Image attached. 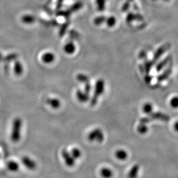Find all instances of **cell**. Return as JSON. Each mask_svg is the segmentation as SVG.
Here are the masks:
<instances>
[{
    "label": "cell",
    "mask_w": 178,
    "mask_h": 178,
    "mask_svg": "<svg viewBox=\"0 0 178 178\" xmlns=\"http://www.w3.org/2000/svg\"><path fill=\"white\" fill-rule=\"evenodd\" d=\"M7 168L11 172H17L20 169V165L16 161H9L7 164Z\"/></svg>",
    "instance_id": "8992f818"
},
{
    "label": "cell",
    "mask_w": 178,
    "mask_h": 178,
    "mask_svg": "<svg viewBox=\"0 0 178 178\" xmlns=\"http://www.w3.org/2000/svg\"><path fill=\"white\" fill-rule=\"evenodd\" d=\"M22 163L26 168L29 170H34L37 168V164L34 159L30 157L24 156L22 158Z\"/></svg>",
    "instance_id": "5b68a950"
},
{
    "label": "cell",
    "mask_w": 178,
    "mask_h": 178,
    "mask_svg": "<svg viewBox=\"0 0 178 178\" xmlns=\"http://www.w3.org/2000/svg\"><path fill=\"white\" fill-rule=\"evenodd\" d=\"M63 1H64V0H58L57 4V7L58 8V9H59V8L61 7Z\"/></svg>",
    "instance_id": "1f68e13d"
},
{
    "label": "cell",
    "mask_w": 178,
    "mask_h": 178,
    "mask_svg": "<svg viewBox=\"0 0 178 178\" xmlns=\"http://www.w3.org/2000/svg\"><path fill=\"white\" fill-rule=\"evenodd\" d=\"M106 0H96V4L97 6V9L99 11H103L105 8Z\"/></svg>",
    "instance_id": "ffe728a7"
},
{
    "label": "cell",
    "mask_w": 178,
    "mask_h": 178,
    "mask_svg": "<svg viewBox=\"0 0 178 178\" xmlns=\"http://www.w3.org/2000/svg\"><path fill=\"white\" fill-rule=\"evenodd\" d=\"M76 95L78 100L82 103L87 102L90 98V95L87 94V93H86L84 91H82L80 89H79L76 91Z\"/></svg>",
    "instance_id": "52a82bcc"
},
{
    "label": "cell",
    "mask_w": 178,
    "mask_h": 178,
    "mask_svg": "<svg viewBox=\"0 0 178 178\" xmlns=\"http://www.w3.org/2000/svg\"><path fill=\"white\" fill-rule=\"evenodd\" d=\"M82 3L80 2H78L76 3H75V4L73 5L71 8H70V10L72 12H75V11H77L79 9H80L82 6Z\"/></svg>",
    "instance_id": "d4e9b609"
},
{
    "label": "cell",
    "mask_w": 178,
    "mask_h": 178,
    "mask_svg": "<svg viewBox=\"0 0 178 178\" xmlns=\"http://www.w3.org/2000/svg\"><path fill=\"white\" fill-rule=\"evenodd\" d=\"M71 13V11L70 10H66V11L59 12L58 13V14L60 15V16H63L65 17V18H68L70 17Z\"/></svg>",
    "instance_id": "4316f807"
},
{
    "label": "cell",
    "mask_w": 178,
    "mask_h": 178,
    "mask_svg": "<svg viewBox=\"0 0 178 178\" xmlns=\"http://www.w3.org/2000/svg\"><path fill=\"white\" fill-rule=\"evenodd\" d=\"M77 80H78L79 82L82 83H86L89 82V78L86 75L84 74H79L77 77Z\"/></svg>",
    "instance_id": "603a6c76"
},
{
    "label": "cell",
    "mask_w": 178,
    "mask_h": 178,
    "mask_svg": "<svg viewBox=\"0 0 178 178\" xmlns=\"http://www.w3.org/2000/svg\"><path fill=\"white\" fill-rule=\"evenodd\" d=\"M105 90L104 81L102 79H100L97 80L94 89V94L91 100V106H95L98 101V99H99L101 95L103 94Z\"/></svg>",
    "instance_id": "7a4b0ae2"
},
{
    "label": "cell",
    "mask_w": 178,
    "mask_h": 178,
    "mask_svg": "<svg viewBox=\"0 0 178 178\" xmlns=\"http://www.w3.org/2000/svg\"><path fill=\"white\" fill-rule=\"evenodd\" d=\"M151 80H152V78L150 76H147L145 77V81H146V83H150Z\"/></svg>",
    "instance_id": "836d02e7"
},
{
    "label": "cell",
    "mask_w": 178,
    "mask_h": 178,
    "mask_svg": "<svg viewBox=\"0 0 178 178\" xmlns=\"http://www.w3.org/2000/svg\"><path fill=\"white\" fill-rule=\"evenodd\" d=\"M76 50V47L74 43L72 42H68L65 44L64 47V51L68 54H72Z\"/></svg>",
    "instance_id": "9a60e30c"
},
{
    "label": "cell",
    "mask_w": 178,
    "mask_h": 178,
    "mask_svg": "<svg viewBox=\"0 0 178 178\" xmlns=\"http://www.w3.org/2000/svg\"><path fill=\"white\" fill-rule=\"evenodd\" d=\"M130 7V4L129 2H126L122 6V10L123 12H126Z\"/></svg>",
    "instance_id": "f546056e"
},
{
    "label": "cell",
    "mask_w": 178,
    "mask_h": 178,
    "mask_svg": "<svg viewBox=\"0 0 178 178\" xmlns=\"http://www.w3.org/2000/svg\"><path fill=\"white\" fill-rule=\"evenodd\" d=\"M128 1H132V0H128Z\"/></svg>",
    "instance_id": "e575fe53"
},
{
    "label": "cell",
    "mask_w": 178,
    "mask_h": 178,
    "mask_svg": "<svg viewBox=\"0 0 178 178\" xmlns=\"http://www.w3.org/2000/svg\"><path fill=\"white\" fill-rule=\"evenodd\" d=\"M62 157L64 161L65 164L69 167H72L75 164L76 159L72 156L70 152L66 149H63L61 152Z\"/></svg>",
    "instance_id": "277c9868"
},
{
    "label": "cell",
    "mask_w": 178,
    "mask_h": 178,
    "mask_svg": "<svg viewBox=\"0 0 178 178\" xmlns=\"http://www.w3.org/2000/svg\"><path fill=\"white\" fill-rule=\"evenodd\" d=\"M104 133L99 128L92 130L87 135V139L90 142L96 141L97 143H102L104 141Z\"/></svg>",
    "instance_id": "3957f363"
},
{
    "label": "cell",
    "mask_w": 178,
    "mask_h": 178,
    "mask_svg": "<svg viewBox=\"0 0 178 178\" xmlns=\"http://www.w3.org/2000/svg\"><path fill=\"white\" fill-rule=\"evenodd\" d=\"M46 103L53 109H59L61 106V101L57 98L49 97L46 100Z\"/></svg>",
    "instance_id": "ba28073f"
},
{
    "label": "cell",
    "mask_w": 178,
    "mask_h": 178,
    "mask_svg": "<svg viewBox=\"0 0 178 178\" xmlns=\"http://www.w3.org/2000/svg\"><path fill=\"white\" fill-rule=\"evenodd\" d=\"M113 174L112 170L108 167H103L100 171V175L102 178H111Z\"/></svg>",
    "instance_id": "8fae6325"
},
{
    "label": "cell",
    "mask_w": 178,
    "mask_h": 178,
    "mask_svg": "<svg viewBox=\"0 0 178 178\" xmlns=\"http://www.w3.org/2000/svg\"><path fill=\"white\" fill-rule=\"evenodd\" d=\"M41 59L44 63L49 64H51L55 60V56L54 54H53L52 52H45L42 56Z\"/></svg>",
    "instance_id": "9c48e42d"
},
{
    "label": "cell",
    "mask_w": 178,
    "mask_h": 178,
    "mask_svg": "<svg viewBox=\"0 0 178 178\" xmlns=\"http://www.w3.org/2000/svg\"><path fill=\"white\" fill-rule=\"evenodd\" d=\"M139 171V165L138 164H135L134 165H133L128 174V178H137Z\"/></svg>",
    "instance_id": "4fadbf2b"
},
{
    "label": "cell",
    "mask_w": 178,
    "mask_h": 178,
    "mask_svg": "<svg viewBox=\"0 0 178 178\" xmlns=\"http://www.w3.org/2000/svg\"><path fill=\"white\" fill-rule=\"evenodd\" d=\"M70 153L75 159H78L79 158H80L82 155V151L78 148H72L70 151Z\"/></svg>",
    "instance_id": "ac0fdd59"
},
{
    "label": "cell",
    "mask_w": 178,
    "mask_h": 178,
    "mask_svg": "<svg viewBox=\"0 0 178 178\" xmlns=\"http://www.w3.org/2000/svg\"><path fill=\"white\" fill-rule=\"evenodd\" d=\"M22 21L24 24H31L35 22V18L31 14H25L22 16Z\"/></svg>",
    "instance_id": "2e32d148"
},
{
    "label": "cell",
    "mask_w": 178,
    "mask_h": 178,
    "mask_svg": "<svg viewBox=\"0 0 178 178\" xmlns=\"http://www.w3.org/2000/svg\"><path fill=\"white\" fill-rule=\"evenodd\" d=\"M153 110V107L152 103L147 102L143 104L142 107V111L146 114H150L152 113Z\"/></svg>",
    "instance_id": "e0dca14e"
},
{
    "label": "cell",
    "mask_w": 178,
    "mask_h": 178,
    "mask_svg": "<svg viewBox=\"0 0 178 178\" xmlns=\"http://www.w3.org/2000/svg\"><path fill=\"white\" fill-rule=\"evenodd\" d=\"M13 71L15 74L16 76H21L24 72V69L23 66L22 64V63L19 61H17L15 62L14 64V67H13Z\"/></svg>",
    "instance_id": "7c38bea8"
},
{
    "label": "cell",
    "mask_w": 178,
    "mask_h": 178,
    "mask_svg": "<svg viewBox=\"0 0 178 178\" xmlns=\"http://www.w3.org/2000/svg\"><path fill=\"white\" fill-rule=\"evenodd\" d=\"M68 24H69L68 23H66L65 24H64L62 26L61 28H60V32H59V35H60V36H63V35H64L66 31H67V28H68Z\"/></svg>",
    "instance_id": "484cf974"
},
{
    "label": "cell",
    "mask_w": 178,
    "mask_h": 178,
    "mask_svg": "<svg viewBox=\"0 0 178 178\" xmlns=\"http://www.w3.org/2000/svg\"><path fill=\"white\" fill-rule=\"evenodd\" d=\"M135 17V16L134 15L133 13H128L127 14V18H126V22H127V23H130L131 22H132L134 20Z\"/></svg>",
    "instance_id": "f1b7e54d"
},
{
    "label": "cell",
    "mask_w": 178,
    "mask_h": 178,
    "mask_svg": "<svg viewBox=\"0 0 178 178\" xmlns=\"http://www.w3.org/2000/svg\"><path fill=\"white\" fill-rule=\"evenodd\" d=\"M148 130L149 129H148V126L146 125V124H145V123H140V124L137 127L138 132L139 134H141V135L146 134L148 132Z\"/></svg>",
    "instance_id": "d6986e66"
},
{
    "label": "cell",
    "mask_w": 178,
    "mask_h": 178,
    "mask_svg": "<svg viewBox=\"0 0 178 178\" xmlns=\"http://www.w3.org/2000/svg\"><path fill=\"white\" fill-rule=\"evenodd\" d=\"M106 20V18L104 16H98V17H97V18L94 19V24L97 25V26H98V25H100L102 23L105 22Z\"/></svg>",
    "instance_id": "cb8c5ba5"
},
{
    "label": "cell",
    "mask_w": 178,
    "mask_h": 178,
    "mask_svg": "<svg viewBox=\"0 0 178 178\" xmlns=\"http://www.w3.org/2000/svg\"><path fill=\"white\" fill-rule=\"evenodd\" d=\"M115 156L118 160L124 161L127 159L128 155L126 150L123 149H117V151L115 152Z\"/></svg>",
    "instance_id": "30bf717a"
},
{
    "label": "cell",
    "mask_w": 178,
    "mask_h": 178,
    "mask_svg": "<svg viewBox=\"0 0 178 178\" xmlns=\"http://www.w3.org/2000/svg\"><path fill=\"white\" fill-rule=\"evenodd\" d=\"M169 104L171 107L173 109H178V96H174L169 101Z\"/></svg>",
    "instance_id": "7402d4cb"
},
{
    "label": "cell",
    "mask_w": 178,
    "mask_h": 178,
    "mask_svg": "<svg viewBox=\"0 0 178 178\" xmlns=\"http://www.w3.org/2000/svg\"><path fill=\"white\" fill-rule=\"evenodd\" d=\"M149 121H150V119L148 118H143L141 119H140V123H145V124H146Z\"/></svg>",
    "instance_id": "4dcf8cb0"
},
{
    "label": "cell",
    "mask_w": 178,
    "mask_h": 178,
    "mask_svg": "<svg viewBox=\"0 0 178 178\" xmlns=\"http://www.w3.org/2000/svg\"><path fill=\"white\" fill-rule=\"evenodd\" d=\"M174 129L176 132H178V121L175 122L174 125Z\"/></svg>",
    "instance_id": "d6a6232c"
},
{
    "label": "cell",
    "mask_w": 178,
    "mask_h": 178,
    "mask_svg": "<svg viewBox=\"0 0 178 178\" xmlns=\"http://www.w3.org/2000/svg\"><path fill=\"white\" fill-rule=\"evenodd\" d=\"M91 90V85L90 83L88 82V83H85V88H84V90L83 91L85 92L86 93H87V94L90 95Z\"/></svg>",
    "instance_id": "83f0119b"
},
{
    "label": "cell",
    "mask_w": 178,
    "mask_h": 178,
    "mask_svg": "<svg viewBox=\"0 0 178 178\" xmlns=\"http://www.w3.org/2000/svg\"><path fill=\"white\" fill-rule=\"evenodd\" d=\"M150 115V117L153 119H159V120L164 121H168L169 120V117L168 115L163 113H159V112L151 113Z\"/></svg>",
    "instance_id": "5bb4252c"
},
{
    "label": "cell",
    "mask_w": 178,
    "mask_h": 178,
    "mask_svg": "<svg viewBox=\"0 0 178 178\" xmlns=\"http://www.w3.org/2000/svg\"><path fill=\"white\" fill-rule=\"evenodd\" d=\"M106 23L109 27H113L116 23V19L114 16H110L105 20Z\"/></svg>",
    "instance_id": "44dd1931"
},
{
    "label": "cell",
    "mask_w": 178,
    "mask_h": 178,
    "mask_svg": "<svg viewBox=\"0 0 178 178\" xmlns=\"http://www.w3.org/2000/svg\"><path fill=\"white\" fill-rule=\"evenodd\" d=\"M23 120L20 117H16L12 123L10 138L13 143H17L22 138Z\"/></svg>",
    "instance_id": "6da1fadb"
}]
</instances>
